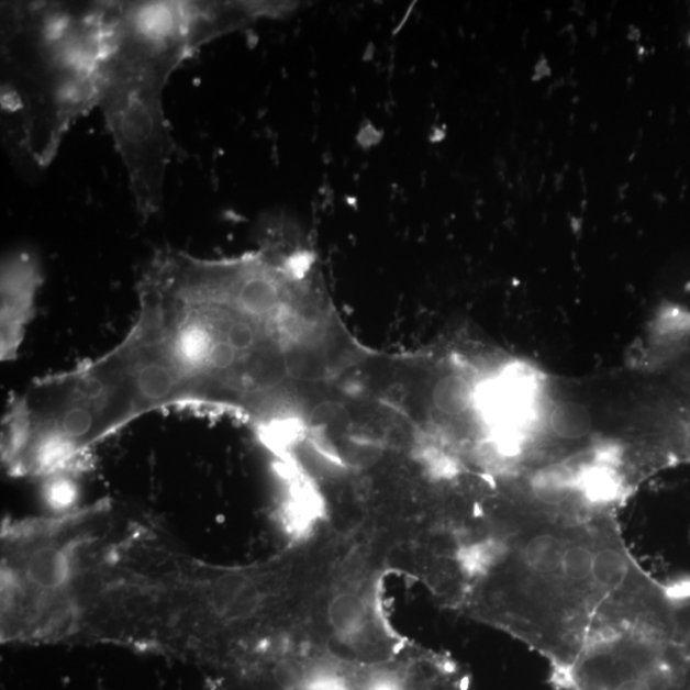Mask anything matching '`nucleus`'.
I'll return each mask as SVG.
<instances>
[{
  "mask_svg": "<svg viewBox=\"0 0 690 690\" xmlns=\"http://www.w3.org/2000/svg\"><path fill=\"white\" fill-rule=\"evenodd\" d=\"M285 13L281 2H105L98 108L143 221L163 207L177 152L164 109L170 76L201 46Z\"/></svg>",
  "mask_w": 690,
  "mask_h": 690,
  "instance_id": "nucleus-4",
  "label": "nucleus"
},
{
  "mask_svg": "<svg viewBox=\"0 0 690 690\" xmlns=\"http://www.w3.org/2000/svg\"><path fill=\"white\" fill-rule=\"evenodd\" d=\"M42 270L26 251L8 256L2 266V359L18 356L26 327L34 315Z\"/></svg>",
  "mask_w": 690,
  "mask_h": 690,
  "instance_id": "nucleus-10",
  "label": "nucleus"
},
{
  "mask_svg": "<svg viewBox=\"0 0 690 690\" xmlns=\"http://www.w3.org/2000/svg\"><path fill=\"white\" fill-rule=\"evenodd\" d=\"M0 101L15 156L38 169L99 103L105 2H3Z\"/></svg>",
  "mask_w": 690,
  "mask_h": 690,
  "instance_id": "nucleus-5",
  "label": "nucleus"
},
{
  "mask_svg": "<svg viewBox=\"0 0 690 690\" xmlns=\"http://www.w3.org/2000/svg\"><path fill=\"white\" fill-rule=\"evenodd\" d=\"M111 508L5 524L2 533L3 642L77 637L81 601Z\"/></svg>",
  "mask_w": 690,
  "mask_h": 690,
  "instance_id": "nucleus-6",
  "label": "nucleus"
},
{
  "mask_svg": "<svg viewBox=\"0 0 690 690\" xmlns=\"http://www.w3.org/2000/svg\"><path fill=\"white\" fill-rule=\"evenodd\" d=\"M137 296L127 335L68 375L76 410L101 441L183 407L231 414L261 441L343 371L357 344L315 251L281 225L238 256L162 249Z\"/></svg>",
  "mask_w": 690,
  "mask_h": 690,
  "instance_id": "nucleus-1",
  "label": "nucleus"
},
{
  "mask_svg": "<svg viewBox=\"0 0 690 690\" xmlns=\"http://www.w3.org/2000/svg\"><path fill=\"white\" fill-rule=\"evenodd\" d=\"M334 547V533L323 527L269 559L214 566L163 545L147 576L153 650L218 677L304 641Z\"/></svg>",
  "mask_w": 690,
  "mask_h": 690,
  "instance_id": "nucleus-3",
  "label": "nucleus"
},
{
  "mask_svg": "<svg viewBox=\"0 0 690 690\" xmlns=\"http://www.w3.org/2000/svg\"><path fill=\"white\" fill-rule=\"evenodd\" d=\"M229 690H454V678L445 654L411 642L389 660L364 661L301 641L248 665Z\"/></svg>",
  "mask_w": 690,
  "mask_h": 690,
  "instance_id": "nucleus-8",
  "label": "nucleus"
},
{
  "mask_svg": "<svg viewBox=\"0 0 690 690\" xmlns=\"http://www.w3.org/2000/svg\"><path fill=\"white\" fill-rule=\"evenodd\" d=\"M387 555L365 533L341 531L338 545L313 601L308 641L364 661L397 656L407 639L397 634L382 605Z\"/></svg>",
  "mask_w": 690,
  "mask_h": 690,
  "instance_id": "nucleus-7",
  "label": "nucleus"
},
{
  "mask_svg": "<svg viewBox=\"0 0 690 690\" xmlns=\"http://www.w3.org/2000/svg\"><path fill=\"white\" fill-rule=\"evenodd\" d=\"M666 632L633 630L602 639L560 683L570 690H664Z\"/></svg>",
  "mask_w": 690,
  "mask_h": 690,
  "instance_id": "nucleus-9",
  "label": "nucleus"
},
{
  "mask_svg": "<svg viewBox=\"0 0 690 690\" xmlns=\"http://www.w3.org/2000/svg\"><path fill=\"white\" fill-rule=\"evenodd\" d=\"M457 610L524 643L561 681L596 643L664 621L666 593L634 560L616 514L501 500L463 559Z\"/></svg>",
  "mask_w": 690,
  "mask_h": 690,
  "instance_id": "nucleus-2",
  "label": "nucleus"
},
{
  "mask_svg": "<svg viewBox=\"0 0 690 690\" xmlns=\"http://www.w3.org/2000/svg\"><path fill=\"white\" fill-rule=\"evenodd\" d=\"M44 499L54 512L66 514L76 511L77 486L70 475L45 478Z\"/></svg>",
  "mask_w": 690,
  "mask_h": 690,
  "instance_id": "nucleus-11",
  "label": "nucleus"
}]
</instances>
